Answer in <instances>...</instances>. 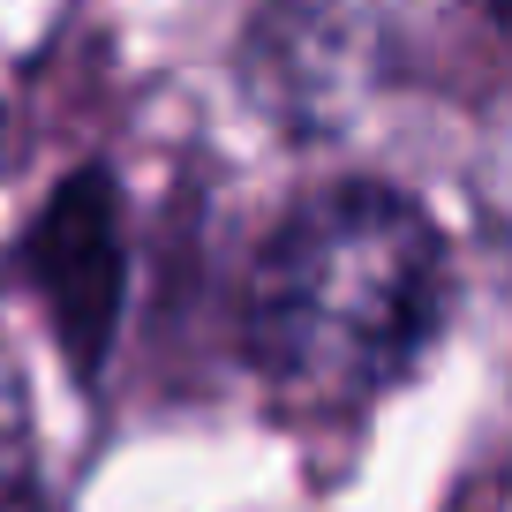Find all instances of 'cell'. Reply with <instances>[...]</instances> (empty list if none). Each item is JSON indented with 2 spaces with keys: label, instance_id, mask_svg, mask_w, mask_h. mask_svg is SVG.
<instances>
[{
  "label": "cell",
  "instance_id": "6da1fadb",
  "mask_svg": "<svg viewBox=\"0 0 512 512\" xmlns=\"http://www.w3.org/2000/svg\"><path fill=\"white\" fill-rule=\"evenodd\" d=\"M445 241L400 189H324L264 241L241 302L256 377L287 407H369L445 324Z\"/></svg>",
  "mask_w": 512,
  "mask_h": 512
},
{
  "label": "cell",
  "instance_id": "7a4b0ae2",
  "mask_svg": "<svg viewBox=\"0 0 512 512\" xmlns=\"http://www.w3.org/2000/svg\"><path fill=\"white\" fill-rule=\"evenodd\" d=\"M0 512H38V430L23 369L0 354Z\"/></svg>",
  "mask_w": 512,
  "mask_h": 512
},
{
  "label": "cell",
  "instance_id": "3957f363",
  "mask_svg": "<svg viewBox=\"0 0 512 512\" xmlns=\"http://www.w3.org/2000/svg\"><path fill=\"white\" fill-rule=\"evenodd\" d=\"M490 16H497V31L512 38V0H490Z\"/></svg>",
  "mask_w": 512,
  "mask_h": 512
}]
</instances>
